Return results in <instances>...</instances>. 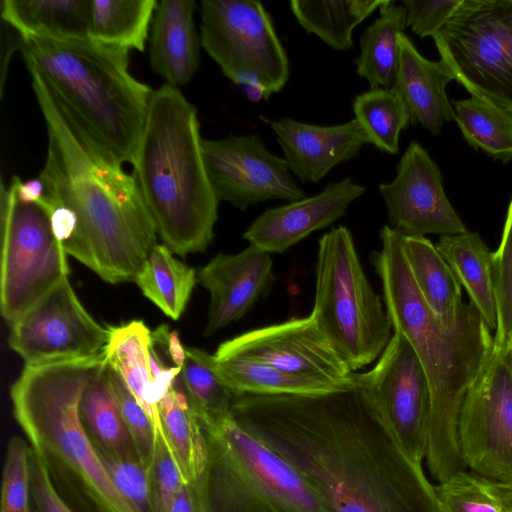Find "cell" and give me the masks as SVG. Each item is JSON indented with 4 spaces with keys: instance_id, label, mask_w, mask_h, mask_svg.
<instances>
[{
    "instance_id": "cell-23",
    "label": "cell",
    "mask_w": 512,
    "mask_h": 512,
    "mask_svg": "<svg viewBox=\"0 0 512 512\" xmlns=\"http://www.w3.org/2000/svg\"><path fill=\"white\" fill-rule=\"evenodd\" d=\"M436 247L465 288L470 303L494 333L497 302L493 252L478 233L468 230L441 236Z\"/></svg>"
},
{
    "instance_id": "cell-35",
    "label": "cell",
    "mask_w": 512,
    "mask_h": 512,
    "mask_svg": "<svg viewBox=\"0 0 512 512\" xmlns=\"http://www.w3.org/2000/svg\"><path fill=\"white\" fill-rule=\"evenodd\" d=\"M466 142L494 159L512 160V113L471 96L452 102Z\"/></svg>"
},
{
    "instance_id": "cell-30",
    "label": "cell",
    "mask_w": 512,
    "mask_h": 512,
    "mask_svg": "<svg viewBox=\"0 0 512 512\" xmlns=\"http://www.w3.org/2000/svg\"><path fill=\"white\" fill-rule=\"evenodd\" d=\"M161 424L182 473L195 486L205 463L201 423L193 412L179 375L158 405Z\"/></svg>"
},
{
    "instance_id": "cell-25",
    "label": "cell",
    "mask_w": 512,
    "mask_h": 512,
    "mask_svg": "<svg viewBox=\"0 0 512 512\" xmlns=\"http://www.w3.org/2000/svg\"><path fill=\"white\" fill-rule=\"evenodd\" d=\"M404 252L416 285L443 327L457 326L465 303L461 285L435 244L424 236L403 237Z\"/></svg>"
},
{
    "instance_id": "cell-44",
    "label": "cell",
    "mask_w": 512,
    "mask_h": 512,
    "mask_svg": "<svg viewBox=\"0 0 512 512\" xmlns=\"http://www.w3.org/2000/svg\"><path fill=\"white\" fill-rule=\"evenodd\" d=\"M29 466L32 512H76L57 491L46 466L31 447Z\"/></svg>"
},
{
    "instance_id": "cell-24",
    "label": "cell",
    "mask_w": 512,
    "mask_h": 512,
    "mask_svg": "<svg viewBox=\"0 0 512 512\" xmlns=\"http://www.w3.org/2000/svg\"><path fill=\"white\" fill-rule=\"evenodd\" d=\"M91 0H4L2 19L20 38L90 39Z\"/></svg>"
},
{
    "instance_id": "cell-41",
    "label": "cell",
    "mask_w": 512,
    "mask_h": 512,
    "mask_svg": "<svg viewBox=\"0 0 512 512\" xmlns=\"http://www.w3.org/2000/svg\"><path fill=\"white\" fill-rule=\"evenodd\" d=\"M107 365L111 385L138 457L150 469L155 444V426L127 388L121 376L108 363Z\"/></svg>"
},
{
    "instance_id": "cell-2",
    "label": "cell",
    "mask_w": 512,
    "mask_h": 512,
    "mask_svg": "<svg viewBox=\"0 0 512 512\" xmlns=\"http://www.w3.org/2000/svg\"><path fill=\"white\" fill-rule=\"evenodd\" d=\"M48 136L39 174L46 196L67 207L75 228L62 245L67 254L104 281H134L157 244V233L139 188L56 98L38 73L28 70Z\"/></svg>"
},
{
    "instance_id": "cell-46",
    "label": "cell",
    "mask_w": 512,
    "mask_h": 512,
    "mask_svg": "<svg viewBox=\"0 0 512 512\" xmlns=\"http://www.w3.org/2000/svg\"><path fill=\"white\" fill-rule=\"evenodd\" d=\"M168 512H201L195 486L184 482Z\"/></svg>"
},
{
    "instance_id": "cell-33",
    "label": "cell",
    "mask_w": 512,
    "mask_h": 512,
    "mask_svg": "<svg viewBox=\"0 0 512 512\" xmlns=\"http://www.w3.org/2000/svg\"><path fill=\"white\" fill-rule=\"evenodd\" d=\"M215 360L221 374L241 395L325 394L347 387L354 382L353 374L348 383L336 384L290 374L250 359L215 357Z\"/></svg>"
},
{
    "instance_id": "cell-15",
    "label": "cell",
    "mask_w": 512,
    "mask_h": 512,
    "mask_svg": "<svg viewBox=\"0 0 512 512\" xmlns=\"http://www.w3.org/2000/svg\"><path fill=\"white\" fill-rule=\"evenodd\" d=\"M202 147L219 202L246 210L270 200L293 202L307 197L286 160L270 152L256 134L203 139Z\"/></svg>"
},
{
    "instance_id": "cell-19",
    "label": "cell",
    "mask_w": 512,
    "mask_h": 512,
    "mask_svg": "<svg viewBox=\"0 0 512 512\" xmlns=\"http://www.w3.org/2000/svg\"><path fill=\"white\" fill-rule=\"evenodd\" d=\"M365 188L350 177L328 183L318 194L270 208L246 229L243 238L268 253H283L312 232L342 218Z\"/></svg>"
},
{
    "instance_id": "cell-27",
    "label": "cell",
    "mask_w": 512,
    "mask_h": 512,
    "mask_svg": "<svg viewBox=\"0 0 512 512\" xmlns=\"http://www.w3.org/2000/svg\"><path fill=\"white\" fill-rule=\"evenodd\" d=\"M79 413L95 448L118 455H138L111 385L107 362L85 387Z\"/></svg>"
},
{
    "instance_id": "cell-8",
    "label": "cell",
    "mask_w": 512,
    "mask_h": 512,
    "mask_svg": "<svg viewBox=\"0 0 512 512\" xmlns=\"http://www.w3.org/2000/svg\"><path fill=\"white\" fill-rule=\"evenodd\" d=\"M310 315L352 372L378 359L392 337L384 299L371 286L345 226L319 239Z\"/></svg>"
},
{
    "instance_id": "cell-39",
    "label": "cell",
    "mask_w": 512,
    "mask_h": 512,
    "mask_svg": "<svg viewBox=\"0 0 512 512\" xmlns=\"http://www.w3.org/2000/svg\"><path fill=\"white\" fill-rule=\"evenodd\" d=\"M497 302V327L494 342L509 345L512 334V197L508 205L501 240L493 252Z\"/></svg>"
},
{
    "instance_id": "cell-48",
    "label": "cell",
    "mask_w": 512,
    "mask_h": 512,
    "mask_svg": "<svg viewBox=\"0 0 512 512\" xmlns=\"http://www.w3.org/2000/svg\"><path fill=\"white\" fill-rule=\"evenodd\" d=\"M508 350H509L510 357H511V360H512V334H511V337H510V341H509V345H508Z\"/></svg>"
},
{
    "instance_id": "cell-18",
    "label": "cell",
    "mask_w": 512,
    "mask_h": 512,
    "mask_svg": "<svg viewBox=\"0 0 512 512\" xmlns=\"http://www.w3.org/2000/svg\"><path fill=\"white\" fill-rule=\"evenodd\" d=\"M275 281L270 253L250 245L236 254L219 253L197 273L210 294L205 336L242 318Z\"/></svg>"
},
{
    "instance_id": "cell-45",
    "label": "cell",
    "mask_w": 512,
    "mask_h": 512,
    "mask_svg": "<svg viewBox=\"0 0 512 512\" xmlns=\"http://www.w3.org/2000/svg\"><path fill=\"white\" fill-rule=\"evenodd\" d=\"M10 184L15 189L18 197L26 202H38L46 194L45 185L39 177L22 181L18 176H14Z\"/></svg>"
},
{
    "instance_id": "cell-38",
    "label": "cell",
    "mask_w": 512,
    "mask_h": 512,
    "mask_svg": "<svg viewBox=\"0 0 512 512\" xmlns=\"http://www.w3.org/2000/svg\"><path fill=\"white\" fill-rule=\"evenodd\" d=\"M121 496L136 512H156L150 469L138 455H118L95 448Z\"/></svg>"
},
{
    "instance_id": "cell-7",
    "label": "cell",
    "mask_w": 512,
    "mask_h": 512,
    "mask_svg": "<svg viewBox=\"0 0 512 512\" xmlns=\"http://www.w3.org/2000/svg\"><path fill=\"white\" fill-rule=\"evenodd\" d=\"M202 426L201 512H329L307 479L232 417Z\"/></svg>"
},
{
    "instance_id": "cell-9",
    "label": "cell",
    "mask_w": 512,
    "mask_h": 512,
    "mask_svg": "<svg viewBox=\"0 0 512 512\" xmlns=\"http://www.w3.org/2000/svg\"><path fill=\"white\" fill-rule=\"evenodd\" d=\"M68 274L47 197L26 202L11 184L2 183L0 310L6 323L11 327Z\"/></svg>"
},
{
    "instance_id": "cell-29",
    "label": "cell",
    "mask_w": 512,
    "mask_h": 512,
    "mask_svg": "<svg viewBox=\"0 0 512 512\" xmlns=\"http://www.w3.org/2000/svg\"><path fill=\"white\" fill-rule=\"evenodd\" d=\"M186 358L179 373L190 406L203 426H214L231 417L241 396L218 369L214 355L185 348Z\"/></svg>"
},
{
    "instance_id": "cell-11",
    "label": "cell",
    "mask_w": 512,
    "mask_h": 512,
    "mask_svg": "<svg viewBox=\"0 0 512 512\" xmlns=\"http://www.w3.org/2000/svg\"><path fill=\"white\" fill-rule=\"evenodd\" d=\"M200 11L201 46L224 76L260 90L264 100L285 87L289 58L260 1L203 0Z\"/></svg>"
},
{
    "instance_id": "cell-17",
    "label": "cell",
    "mask_w": 512,
    "mask_h": 512,
    "mask_svg": "<svg viewBox=\"0 0 512 512\" xmlns=\"http://www.w3.org/2000/svg\"><path fill=\"white\" fill-rule=\"evenodd\" d=\"M389 226L407 236L454 235L467 228L451 205L441 171L427 150L412 141L402 155L396 176L378 187Z\"/></svg>"
},
{
    "instance_id": "cell-22",
    "label": "cell",
    "mask_w": 512,
    "mask_h": 512,
    "mask_svg": "<svg viewBox=\"0 0 512 512\" xmlns=\"http://www.w3.org/2000/svg\"><path fill=\"white\" fill-rule=\"evenodd\" d=\"M195 9L194 0H161L155 8L150 64L173 87L188 83L199 66L201 42L193 18Z\"/></svg>"
},
{
    "instance_id": "cell-5",
    "label": "cell",
    "mask_w": 512,
    "mask_h": 512,
    "mask_svg": "<svg viewBox=\"0 0 512 512\" xmlns=\"http://www.w3.org/2000/svg\"><path fill=\"white\" fill-rule=\"evenodd\" d=\"M106 363L89 357L25 365L10 389L14 417L60 495L79 512H136L109 478L80 418L79 403Z\"/></svg>"
},
{
    "instance_id": "cell-31",
    "label": "cell",
    "mask_w": 512,
    "mask_h": 512,
    "mask_svg": "<svg viewBox=\"0 0 512 512\" xmlns=\"http://www.w3.org/2000/svg\"><path fill=\"white\" fill-rule=\"evenodd\" d=\"M405 27V7L392 2L380 10V16L362 33L356 73L371 88L393 87L400 59L399 36Z\"/></svg>"
},
{
    "instance_id": "cell-42",
    "label": "cell",
    "mask_w": 512,
    "mask_h": 512,
    "mask_svg": "<svg viewBox=\"0 0 512 512\" xmlns=\"http://www.w3.org/2000/svg\"><path fill=\"white\" fill-rule=\"evenodd\" d=\"M156 512H168L171 503L184 483L181 470L162 426L155 428V444L150 464Z\"/></svg>"
},
{
    "instance_id": "cell-6",
    "label": "cell",
    "mask_w": 512,
    "mask_h": 512,
    "mask_svg": "<svg viewBox=\"0 0 512 512\" xmlns=\"http://www.w3.org/2000/svg\"><path fill=\"white\" fill-rule=\"evenodd\" d=\"M28 70L121 163L132 162L153 89L129 72V50L92 39L20 38Z\"/></svg>"
},
{
    "instance_id": "cell-37",
    "label": "cell",
    "mask_w": 512,
    "mask_h": 512,
    "mask_svg": "<svg viewBox=\"0 0 512 512\" xmlns=\"http://www.w3.org/2000/svg\"><path fill=\"white\" fill-rule=\"evenodd\" d=\"M434 490L439 512H512V487L467 469Z\"/></svg>"
},
{
    "instance_id": "cell-32",
    "label": "cell",
    "mask_w": 512,
    "mask_h": 512,
    "mask_svg": "<svg viewBox=\"0 0 512 512\" xmlns=\"http://www.w3.org/2000/svg\"><path fill=\"white\" fill-rule=\"evenodd\" d=\"M164 244H156L134 282L165 315L178 320L197 282L194 268L178 260Z\"/></svg>"
},
{
    "instance_id": "cell-43",
    "label": "cell",
    "mask_w": 512,
    "mask_h": 512,
    "mask_svg": "<svg viewBox=\"0 0 512 512\" xmlns=\"http://www.w3.org/2000/svg\"><path fill=\"white\" fill-rule=\"evenodd\" d=\"M462 0H405L406 26L421 38L432 37L446 24Z\"/></svg>"
},
{
    "instance_id": "cell-1",
    "label": "cell",
    "mask_w": 512,
    "mask_h": 512,
    "mask_svg": "<svg viewBox=\"0 0 512 512\" xmlns=\"http://www.w3.org/2000/svg\"><path fill=\"white\" fill-rule=\"evenodd\" d=\"M231 417L296 468L329 512H439L422 464L403 451L355 378L325 394H243Z\"/></svg>"
},
{
    "instance_id": "cell-47",
    "label": "cell",
    "mask_w": 512,
    "mask_h": 512,
    "mask_svg": "<svg viewBox=\"0 0 512 512\" xmlns=\"http://www.w3.org/2000/svg\"><path fill=\"white\" fill-rule=\"evenodd\" d=\"M167 353L168 356L171 358L172 362L174 363V365L179 368H182L186 358V352L185 348L180 343L177 331L169 332L167 342Z\"/></svg>"
},
{
    "instance_id": "cell-21",
    "label": "cell",
    "mask_w": 512,
    "mask_h": 512,
    "mask_svg": "<svg viewBox=\"0 0 512 512\" xmlns=\"http://www.w3.org/2000/svg\"><path fill=\"white\" fill-rule=\"evenodd\" d=\"M400 59L393 88L406 103L412 123H419L437 135L446 122L455 120V111L448 100L446 86L454 80L441 61L422 56L410 38L399 36Z\"/></svg>"
},
{
    "instance_id": "cell-36",
    "label": "cell",
    "mask_w": 512,
    "mask_h": 512,
    "mask_svg": "<svg viewBox=\"0 0 512 512\" xmlns=\"http://www.w3.org/2000/svg\"><path fill=\"white\" fill-rule=\"evenodd\" d=\"M353 112L369 144L386 153L398 154L400 133L412 121L406 103L393 87L371 88L356 95Z\"/></svg>"
},
{
    "instance_id": "cell-13",
    "label": "cell",
    "mask_w": 512,
    "mask_h": 512,
    "mask_svg": "<svg viewBox=\"0 0 512 512\" xmlns=\"http://www.w3.org/2000/svg\"><path fill=\"white\" fill-rule=\"evenodd\" d=\"M354 378L403 451L422 464L427 449L430 389L406 338L394 331L375 366L366 373L354 372Z\"/></svg>"
},
{
    "instance_id": "cell-20",
    "label": "cell",
    "mask_w": 512,
    "mask_h": 512,
    "mask_svg": "<svg viewBox=\"0 0 512 512\" xmlns=\"http://www.w3.org/2000/svg\"><path fill=\"white\" fill-rule=\"evenodd\" d=\"M292 174L302 182H319L336 165L356 157L368 137L354 118L333 126L291 118L269 121Z\"/></svg>"
},
{
    "instance_id": "cell-3",
    "label": "cell",
    "mask_w": 512,
    "mask_h": 512,
    "mask_svg": "<svg viewBox=\"0 0 512 512\" xmlns=\"http://www.w3.org/2000/svg\"><path fill=\"white\" fill-rule=\"evenodd\" d=\"M404 234L383 226L381 247L371 263L381 280L383 299L394 331L411 345L430 389L425 460L438 483L465 470L459 444V420L466 395L494 345V333L478 311L465 303L456 327L442 326L421 295L403 246Z\"/></svg>"
},
{
    "instance_id": "cell-34",
    "label": "cell",
    "mask_w": 512,
    "mask_h": 512,
    "mask_svg": "<svg viewBox=\"0 0 512 512\" xmlns=\"http://www.w3.org/2000/svg\"><path fill=\"white\" fill-rule=\"evenodd\" d=\"M156 0H91L89 37L127 50H145Z\"/></svg>"
},
{
    "instance_id": "cell-40",
    "label": "cell",
    "mask_w": 512,
    "mask_h": 512,
    "mask_svg": "<svg viewBox=\"0 0 512 512\" xmlns=\"http://www.w3.org/2000/svg\"><path fill=\"white\" fill-rule=\"evenodd\" d=\"M29 457V444L12 437L3 468L0 512H32Z\"/></svg>"
},
{
    "instance_id": "cell-10",
    "label": "cell",
    "mask_w": 512,
    "mask_h": 512,
    "mask_svg": "<svg viewBox=\"0 0 512 512\" xmlns=\"http://www.w3.org/2000/svg\"><path fill=\"white\" fill-rule=\"evenodd\" d=\"M433 39L471 96L512 113V0H462Z\"/></svg>"
},
{
    "instance_id": "cell-16",
    "label": "cell",
    "mask_w": 512,
    "mask_h": 512,
    "mask_svg": "<svg viewBox=\"0 0 512 512\" xmlns=\"http://www.w3.org/2000/svg\"><path fill=\"white\" fill-rule=\"evenodd\" d=\"M214 356L250 359L336 384L348 383L353 374L311 315L247 331L220 344Z\"/></svg>"
},
{
    "instance_id": "cell-4",
    "label": "cell",
    "mask_w": 512,
    "mask_h": 512,
    "mask_svg": "<svg viewBox=\"0 0 512 512\" xmlns=\"http://www.w3.org/2000/svg\"><path fill=\"white\" fill-rule=\"evenodd\" d=\"M196 108L167 83L153 89L132 159V176L156 233L174 254L203 252L219 201L203 156Z\"/></svg>"
},
{
    "instance_id": "cell-12",
    "label": "cell",
    "mask_w": 512,
    "mask_h": 512,
    "mask_svg": "<svg viewBox=\"0 0 512 512\" xmlns=\"http://www.w3.org/2000/svg\"><path fill=\"white\" fill-rule=\"evenodd\" d=\"M459 444L467 470L512 487V360L507 347L494 342L466 395Z\"/></svg>"
},
{
    "instance_id": "cell-28",
    "label": "cell",
    "mask_w": 512,
    "mask_h": 512,
    "mask_svg": "<svg viewBox=\"0 0 512 512\" xmlns=\"http://www.w3.org/2000/svg\"><path fill=\"white\" fill-rule=\"evenodd\" d=\"M391 0H292L290 10L299 25L336 51L353 46L354 29Z\"/></svg>"
},
{
    "instance_id": "cell-26",
    "label": "cell",
    "mask_w": 512,
    "mask_h": 512,
    "mask_svg": "<svg viewBox=\"0 0 512 512\" xmlns=\"http://www.w3.org/2000/svg\"><path fill=\"white\" fill-rule=\"evenodd\" d=\"M150 343L151 331L140 320L111 327L106 361L121 376L156 428L162 424L158 411L160 399L154 389L149 362Z\"/></svg>"
},
{
    "instance_id": "cell-14",
    "label": "cell",
    "mask_w": 512,
    "mask_h": 512,
    "mask_svg": "<svg viewBox=\"0 0 512 512\" xmlns=\"http://www.w3.org/2000/svg\"><path fill=\"white\" fill-rule=\"evenodd\" d=\"M8 344L25 365L89 357L111 337L85 309L69 279H64L10 327Z\"/></svg>"
}]
</instances>
